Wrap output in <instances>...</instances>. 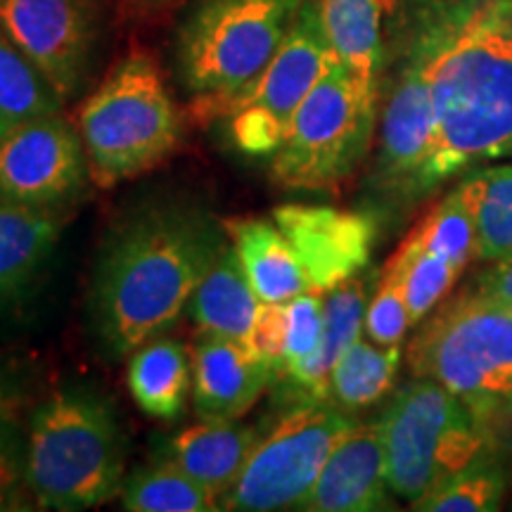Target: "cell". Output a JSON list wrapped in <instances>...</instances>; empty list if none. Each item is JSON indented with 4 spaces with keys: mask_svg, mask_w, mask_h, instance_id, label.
<instances>
[{
    "mask_svg": "<svg viewBox=\"0 0 512 512\" xmlns=\"http://www.w3.org/2000/svg\"><path fill=\"white\" fill-rule=\"evenodd\" d=\"M335 62L316 0H306L271 64L223 112L235 147L252 157H271L294 112Z\"/></svg>",
    "mask_w": 512,
    "mask_h": 512,
    "instance_id": "cell-10",
    "label": "cell"
},
{
    "mask_svg": "<svg viewBox=\"0 0 512 512\" xmlns=\"http://www.w3.org/2000/svg\"><path fill=\"white\" fill-rule=\"evenodd\" d=\"M366 306V283L358 275L325 294V325L318 349L311 356L280 368L275 382L290 384L299 401H328L332 366L344 349L361 337Z\"/></svg>",
    "mask_w": 512,
    "mask_h": 512,
    "instance_id": "cell-18",
    "label": "cell"
},
{
    "mask_svg": "<svg viewBox=\"0 0 512 512\" xmlns=\"http://www.w3.org/2000/svg\"><path fill=\"white\" fill-rule=\"evenodd\" d=\"M128 389L138 408L157 420H176L192 392V358L183 342L159 335L128 356Z\"/></svg>",
    "mask_w": 512,
    "mask_h": 512,
    "instance_id": "cell-21",
    "label": "cell"
},
{
    "mask_svg": "<svg viewBox=\"0 0 512 512\" xmlns=\"http://www.w3.org/2000/svg\"><path fill=\"white\" fill-rule=\"evenodd\" d=\"M325 36L342 64L370 93L382 69V0H316Z\"/></svg>",
    "mask_w": 512,
    "mask_h": 512,
    "instance_id": "cell-23",
    "label": "cell"
},
{
    "mask_svg": "<svg viewBox=\"0 0 512 512\" xmlns=\"http://www.w3.org/2000/svg\"><path fill=\"white\" fill-rule=\"evenodd\" d=\"M271 219L290 242L309 292L328 294L368 266L375 242L370 216L325 204H280Z\"/></svg>",
    "mask_w": 512,
    "mask_h": 512,
    "instance_id": "cell-13",
    "label": "cell"
},
{
    "mask_svg": "<svg viewBox=\"0 0 512 512\" xmlns=\"http://www.w3.org/2000/svg\"><path fill=\"white\" fill-rule=\"evenodd\" d=\"M226 245L223 221L197 204H147L121 221L91 287L93 330L107 356L126 358L164 335Z\"/></svg>",
    "mask_w": 512,
    "mask_h": 512,
    "instance_id": "cell-2",
    "label": "cell"
},
{
    "mask_svg": "<svg viewBox=\"0 0 512 512\" xmlns=\"http://www.w3.org/2000/svg\"><path fill=\"white\" fill-rule=\"evenodd\" d=\"M223 226L261 302L278 304L309 292L297 254L273 219H230Z\"/></svg>",
    "mask_w": 512,
    "mask_h": 512,
    "instance_id": "cell-20",
    "label": "cell"
},
{
    "mask_svg": "<svg viewBox=\"0 0 512 512\" xmlns=\"http://www.w3.org/2000/svg\"><path fill=\"white\" fill-rule=\"evenodd\" d=\"M306 0H200L178 36V74L195 121L221 119L290 34Z\"/></svg>",
    "mask_w": 512,
    "mask_h": 512,
    "instance_id": "cell-5",
    "label": "cell"
},
{
    "mask_svg": "<svg viewBox=\"0 0 512 512\" xmlns=\"http://www.w3.org/2000/svg\"><path fill=\"white\" fill-rule=\"evenodd\" d=\"M62 105L48 81L0 27V136L29 119L62 112Z\"/></svg>",
    "mask_w": 512,
    "mask_h": 512,
    "instance_id": "cell-27",
    "label": "cell"
},
{
    "mask_svg": "<svg viewBox=\"0 0 512 512\" xmlns=\"http://www.w3.org/2000/svg\"><path fill=\"white\" fill-rule=\"evenodd\" d=\"M401 366V347H380L358 337L332 366L328 399L344 411H358L392 394Z\"/></svg>",
    "mask_w": 512,
    "mask_h": 512,
    "instance_id": "cell-25",
    "label": "cell"
},
{
    "mask_svg": "<svg viewBox=\"0 0 512 512\" xmlns=\"http://www.w3.org/2000/svg\"><path fill=\"white\" fill-rule=\"evenodd\" d=\"M124 472V432L112 403L100 394L60 389L31 415L24 486L41 508H98L119 494Z\"/></svg>",
    "mask_w": 512,
    "mask_h": 512,
    "instance_id": "cell-3",
    "label": "cell"
},
{
    "mask_svg": "<svg viewBox=\"0 0 512 512\" xmlns=\"http://www.w3.org/2000/svg\"><path fill=\"white\" fill-rule=\"evenodd\" d=\"M91 183L117 188L150 174L181 145L183 117L152 57L133 53L76 112Z\"/></svg>",
    "mask_w": 512,
    "mask_h": 512,
    "instance_id": "cell-4",
    "label": "cell"
},
{
    "mask_svg": "<svg viewBox=\"0 0 512 512\" xmlns=\"http://www.w3.org/2000/svg\"><path fill=\"white\" fill-rule=\"evenodd\" d=\"M121 505L131 512H216L219 496L171 463H159L133 472L121 486Z\"/></svg>",
    "mask_w": 512,
    "mask_h": 512,
    "instance_id": "cell-26",
    "label": "cell"
},
{
    "mask_svg": "<svg viewBox=\"0 0 512 512\" xmlns=\"http://www.w3.org/2000/svg\"><path fill=\"white\" fill-rule=\"evenodd\" d=\"M384 273H389L399 283L413 325H418L437 309L463 271H458L441 256L427 252L413 238H406L384 266Z\"/></svg>",
    "mask_w": 512,
    "mask_h": 512,
    "instance_id": "cell-29",
    "label": "cell"
},
{
    "mask_svg": "<svg viewBox=\"0 0 512 512\" xmlns=\"http://www.w3.org/2000/svg\"><path fill=\"white\" fill-rule=\"evenodd\" d=\"M377 93L335 62L294 112L271 155L273 181L290 190H328L344 183L370 150Z\"/></svg>",
    "mask_w": 512,
    "mask_h": 512,
    "instance_id": "cell-8",
    "label": "cell"
},
{
    "mask_svg": "<svg viewBox=\"0 0 512 512\" xmlns=\"http://www.w3.org/2000/svg\"><path fill=\"white\" fill-rule=\"evenodd\" d=\"M261 299L256 297L235 247L221 249L202 283L192 292L188 309L192 323L200 335L228 337L249 347V335L259 311Z\"/></svg>",
    "mask_w": 512,
    "mask_h": 512,
    "instance_id": "cell-19",
    "label": "cell"
},
{
    "mask_svg": "<svg viewBox=\"0 0 512 512\" xmlns=\"http://www.w3.org/2000/svg\"><path fill=\"white\" fill-rule=\"evenodd\" d=\"M415 377L439 382L498 432L512 422V306L465 292L432 311L408 347Z\"/></svg>",
    "mask_w": 512,
    "mask_h": 512,
    "instance_id": "cell-6",
    "label": "cell"
},
{
    "mask_svg": "<svg viewBox=\"0 0 512 512\" xmlns=\"http://www.w3.org/2000/svg\"><path fill=\"white\" fill-rule=\"evenodd\" d=\"M377 425L389 491L408 503L477 458L494 453L496 444L491 427L427 377H415L396 389Z\"/></svg>",
    "mask_w": 512,
    "mask_h": 512,
    "instance_id": "cell-7",
    "label": "cell"
},
{
    "mask_svg": "<svg viewBox=\"0 0 512 512\" xmlns=\"http://www.w3.org/2000/svg\"><path fill=\"white\" fill-rule=\"evenodd\" d=\"M62 233V209L0 204V304L10 302L48 261Z\"/></svg>",
    "mask_w": 512,
    "mask_h": 512,
    "instance_id": "cell-22",
    "label": "cell"
},
{
    "mask_svg": "<svg viewBox=\"0 0 512 512\" xmlns=\"http://www.w3.org/2000/svg\"><path fill=\"white\" fill-rule=\"evenodd\" d=\"M356 420L328 401H299L261 434L221 510L273 512L304 503L325 460Z\"/></svg>",
    "mask_w": 512,
    "mask_h": 512,
    "instance_id": "cell-9",
    "label": "cell"
},
{
    "mask_svg": "<svg viewBox=\"0 0 512 512\" xmlns=\"http://www.w3.org/2000/svg\"><path fill=\"white\" fill-rule=\"evenodd\" d=\"M285 339H287L285 302H278V304L261 302L252 325V335H249V349H252L259 358H264L268 366L278 373L280 363H283V354H285Z\"/></svg>",
    "mask_w": 512,
    "mask_h": 512,
    "instance_id": "cell-33",
    "label": "cell"
},
{
    "mask_svg": "<svg viewBox=\"0 0 512 512\" xmlns=\"http://www.w3.org/2000/svg\"><path fill=\"white\" fill-rule=\"evenodd\" d=\"M287 306V339L280 368L299 358L311 356L318 349L325 325V294L304 292L285 302ZM278 368V370H280ZM278 375V373H275Z\"/></svg>",
    "mask_w": 512,
    "mask_h": 512,
    "instance_id": "cell-32",
    "label": "cell"
},
{
    "mask_svg": "<svg viewBox=\"0 0 512 512\" xmlns=\"http://www.w3.org/2000/svg\"><path fill=\"white\" fill-rule=\"evenodd\" d=\"M88 181L81 136L62 112L29 119L0 136V204L62 209Z\"/></svg>",
    "mask_w": 512,
    "mask_h": 512,
    "instance_id": "cell-11",
    "label": "cell"
},
{
    "mask_svg": "<svg viewBox=\"0 0 512 512\" xmlns=\"http://www.w3.org/2000/svg\"><path fill=\"white\" fill-rule=\"evenodd\" d=\"M403 53L425 74L437 110L415 197L512 159V0H420Z\"/></svg>",
    "mask_w": 512,
    "mask_h": 512,
    "instance_id": "cell-1",
    "label": "cell"
},
{
    "mask_svg": "<svg viewBox=\"0 0 512 512\" xmlns=\"http://www.w3.org/2000/svg\"><path fill=\"white\" fill-rule=\"evenodd\" d=\"M437 140V110L422 69L403 53L392 93L380 121L377 181L384 188L415 197L420 174Z\"/></svg>",
    "mask_w": 512,
    "mask_h": 512,
    "instance_id": "cell-14",
    "label": "cell"
},
{
    "mask_svg": "<svg viewBox=\"0 0 512 512\" xmlns=\"http://www.w3.org/2000/svg\"><path fill=\"white\" fill-rule=\"evenodd\" d=\"M0 27L57 98L81 93L98 38L91 0H0Z\"/></svg>",
    "mask_w": 512,
    "mask_h": 512,
    "instance_id": "cell-12",
    "label": "cell"
},
{
    "mask_svg": "<svg viewBox=\"0 0 512 512\" xmlns=\"http://www.w3.org/2000/svg\"><path fill=\"white\" fill-rule=\"evenodd\" d=\"M24 484V444L12 415H0V503Z\"/></svg>",
    "mask_w": 512,
    "mask_h": 512,
    "instance_id": "cell-34",
    "label": "cell"
},
{
    "mask_svg": "<svg viewBox=\"0 0 512 512\" xmlns=\"http://www.w3.org/2000/svg\"><path fill=\"white\" fill-rule=\"evenodd\" d=\"M17 406V389L12 387L8 375L0 370V415H12Z\"/></svg>",
    "mask_w": 512,
    "mask_h": 512,
    "instance_id": "cell-36",
    "label": "cell"
},
{
    "mask_svg": "<svg viewBox=\"0 0 512 512\" xmlns=\"http://www.w3.org/2000/svg\"><path fill=\"white\" fill-rule=\"evenodd\" d=\"M389 508L387 465L380 425H356L337 441L299 505L309 512H375Z\"/></svg>",
    "mask_w": 512,
    "mask_h": 512,
    "instance_id": "cell-16",
    "label": "cell"
},
{
    "mask_svg": "<svg viewBox=\"0 0 512 512\" xmlns=\"http://www.w3.org/2000/svg\"><path fill=\"white\" fill-rule=\"evenodd\" d=\"M475 290L505 306H512V254L494 261V266L479 278Z\"/></svg>",
    "mask_w": 512,
    "mask_h": 512,
    "instance_id": "cell-35",
    "label": "cell"
},
{
    "mask_svg": "<svg viewBox=\"0 0 512 512\" xmlns=\"http://www.w3.org/2000/svg\"><path fill=\"white\" fill-rule=\"evenodd\" d=\"M408 238H413L427 252L446 259L458 271H463L470 264V259H475V221H472L470 211L460 200L456 188L448 192L444 200L415 226Z\"/></svg>",
    "mask_w": 512,
    "mask_h": 512,
    "instance_id": "cell-30",
    "label": "cell"
},
{
    "mask_svg": "<svg viewBox=\"0 0 512 512\" xmlns=\"http://www.w3.org/2000/svg\"><path fill=\"white\" fill-rule=\"evenodd\" d=\"M475 221V259L494 261L512 254V162L482 164L465 171L456 185Z\"/></svg>",
    "mask_w": 512,
    "mask_h": 512,
    "instance_id": "cell-24",
    "label": "cell"
},
{
    "mask_svg": "<svg viewBox=\"0 0 512 512\" xmlns=\"http://www.w3.org/2000/svg\"><path fill=\"white\" fill-rule=\"evenodd\" d=\"M505 489L508 472L501 460L489 453L441 479L411 505L420 512H491L501 508Z\"/></svg>",
    "mask_w": 512,
    "mask_h": 512,
    "instance_id": "cell-28",
    "label": "cell"
},
{
    "mask_svg": "<svg viewBox=\"0 0 512 512\" xmlns=\"http://www.w3.org/2000/svg\"><path fill=\"white\" fill-rule=\"evenodd\" d=\"M259 439L261 432L256 427L238 420H200L169 441L166 460L207 486L221 501L238 482Z\"/></svg>",
    "mask_w": 512,
    "mask_h": 512,
    "instance_id": "cell-17",
    "label": "cell"
},
{
    "mask_svg": "<svg viewBox=\"0 0 512 512\" xmlns=\"http://www.w3.org/2000/svg\"><path fill=\"white\" fill-rule=\"evenodd\" d=\"M192 403L200 420H240L275 382V370L247 344L202 335L192 349Z\"/></svg>",
    "mask_w": 512,
    "mask_h": 512,
    "instance_id": "cell-15",
    "label": "cell"
},
{
    "mask_svg": "<svg viewBox=\"0 0 512 512\" xmlns=\"http://www.w3.org/2000/svg\"><path fill=\"white\" fill-rule=\"evenodd\" d=\"M413 325L411 313H408L406 299H403L401 287L389 273L380 275V283L375 287L373 299L366 306V318H363V335L380 347H401L406 339L408 328Z\"/></svg>",
    "mask_w": 512,
    "mask_h": 512,
    "instance_id": "cell-31",
    "label": "cell"
}]
</instances>
